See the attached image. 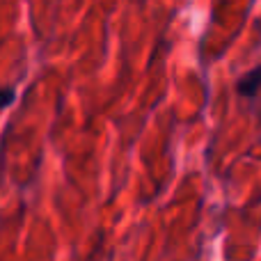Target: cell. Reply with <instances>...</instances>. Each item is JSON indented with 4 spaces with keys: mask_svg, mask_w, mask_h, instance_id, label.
Returning a JSON list of instances; mask_svg holds the SVG:
<instances>
[{
    "mask_svg": "<svg viewBox=\"0 0 261 261\" xmlns=\"http://www.w3.org/2000/svg\"><path fill=\"white\" fill-rule=\"evenodd\" d=\"M261 83V69L259 71H254V73H248V76L243 78V83H241V87L239 90L243 92V94H254V90H257V85Z\"/></svg>",
    "mask_w": 261,
    "mask_h": 261,
    "instance_id": "1",
    "label": "cell"
}]
</instances>
